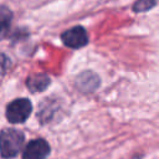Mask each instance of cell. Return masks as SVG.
<instances>
[{
	"mask_svg": "<svg viewBox=\"0 0 159 159\" xmlns=\"http://www.w3.org/2000/svg\"><path fill=\"white\" fill-rule=\"evenodd\" d=\"M25 142L24 133L14 129L6 128L0 132V154L2 158H14L19 154L22 144Z\"/></svg>",
	"mask_w": 159,
	"mask_h": 159,
	"instance_id": "6da1fadb",
	"label": "cell"
},
{
	"mask_svg": "<svg viewBox=\"0 0 159 159\" xmlns=\"http://www.w3.org/2000/svg\"><path fill=\"white\" fill-rule=\"evenodd\" d=\"M32 111V104L27 98H17L6 107V118L10 123L25 122Z\"/></svg>",
	"mask_w": 159,
	"mask_h": 159,
	"instance_id": "7a4b0ae2",
	"label": "cell"
},
{
	"mask_svg": "<svg viewBox=\"0 0 159 159\" xmlns=\"http://www.w3.org/2000/svg\"><path fill=\"white\" fill-rule=\"evenodd\" d=\"M63 43L71 48H80L88 43V35L87 31L82 26H75L68 29L61 35Z\"/></svg>",
	"mask_w": 159,
	"mask_h": 159,
	"instance_id": "3957f363",
	"label": "cell"
},
{
	"mask_svg": "<svg viewBox=\"0 0 159 159\" xmlns=\"http://www.w3.org/2000/svg\"><path fill=\"white\" fill-rule=\"evenodd\" d=\"M50 154V145L45 139H34L24 149L22 159H45Z\"/></svg>",
	"mask_w": 159,
	"mask_h": 159,
	"instance_id": "277c9868",
	"label": "cell"
},
{
	"mask_svg": "<svg viewBox=\"0 0 159 159\" xmlns=\"http://www.w3.org/2000/svg\"><path fill=\"white\" fill-rule=\"evenodd\" d=\"M50 77L45 73H36L30 76L26 80V86L31 92H41L45 91L50 84Z\"/></svg>",
	"mask_w": 159,
	"mask_h": 159,
	"instance_id": "5b68a950",
	"label": "cell"
},
{
	"mask_svg": "<svg viewBox=\"0 0 159 159\" xmlns=\"http://www.w3.org/2000/svg\"><path fill=\"white\" fill-rule=\"evenodd\" d=\"M12 20V12L9 7L0 5V40L7 36Z\"/></svg>",
	"mask_w": 159,
	"mask_h": 159,
	"instance_id": "8992f818",
	"label": "cell"
},
{
	"mask_svg": "<svg viewBox=\"0 0 159 159\" xmlns=\"http://www.w3.org/2000/svg\"><path fill=\"white\" fill-rule=\"evenodd\" d=\"M157 4L155 0H138L133 5V10L135 12H142V11H148L152 7H154Z\"/></svg>",
	"mask_w": 159,
	"mask_h": 159,
	"instance_id": "52a82bcc",
	"label": "cell"
},
{
	"mask_svg": "<svg viewBox=\"0 0 159 159\" xmlns=\"http://www.w3.org/2000/svg\"><path fill=\"white\" fill-rule=\"evenodd\" d=\"M9 65V61H7V57L5 55H0V75L6 70Z\"/></svg>",
	"mask_w": 159,
	"mask_h": 159,
	"instance_id": "ba28073f",
	"label": "cell"
}]
</instances>
